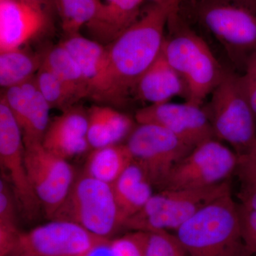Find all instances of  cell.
I'll use <instances>...</instances> for the list:
<instances>
[{
  "label": "cell",
  "instance_id": "obj_1",
  "mask_svg": "<svg viewBox=\"0 0 256 256\" xmlns=\"http://www.w3.org/2000/svg\"><path fill=\"white\" fill-rule=\"evenodd\" d=\"M168 12L152 4L127 31L106 46L105 60L88 98L100 104L126 105L142 76L162 48Z\"/></svg>",
  "mask_w": 256,
  "mask_h": 256
},
{
  "label": "cell",
  "instance_id": "obj_2",
  "mask_svg": "<svg viewBox=\"0 0 256 256\" xmlns=\"http://www.w3.org/2000/svg\"><path fill=\"white\" fill-rule=\"evenodd\" d=\"M188 256H250L232 193L204 207L176 230Z\"/></svg>",
  "mask_w": 256,
  "mask_h": 256
},
{
  "label": "cell",
  "instance_id": "obj_3",
  "mask_svg": "<svg viewBox=\"0 0 256 256\" xmlns=\"http://www.w3.org/2000/svg\"><path fill=\"white\" fill-rule=\"evenodd\" d=\"M170 34L169 38H164L163 54L186 84V102L202 106L222 80L226 69L194 32L178 24Z\"/></svg>",
  "mask_w": 256,
  "mask_h": 256
},
{
  "label": "cell",
  "instance_id": "obj_4",
  "mask_svg": "<svg viewBox=\"0 0 256 256\" xmlns=\"http://www.w3.org/2000/svg\"><path fill=\"white\" fill-rule=\"evenodd\" d=\"M212 96L204 109L216 139L230 144L237 156L250 150L256 144V122L242 75L226 70Z\"/></svg>",
  "mask_w": 256,
  "mask_h": 256
},
{
  "label": "cell",
  "instance_id": "obj_5",
  "mask_svg": "<svg viewBox=\"0 0 256 256\" xmlns=\"http://www.w3.org/2000/svg\"><path fill=\"white\" fill-rule=\"evenodd\" d=\"M50 220L74 222L107 239L124 228V224L112 185L84 172L76 178L68 196Z\"/></svg>",
  "mask_w": 256,
  "mask_h": 256
},
{
  "label": "cell",
  "instance_id": "obj_6",
  "mask_svg": "<svg viewBox=\"0 0 256 256\" xmlns=\"http://www.w3.org/2000/svg\"><path fill=\"white\" fill-rule=\"evenodd\" d=\"M229 193L232 188L228 180L208 188L159 191L126 220L124 228L131 232H176L204 207Z\"/></svg>",
  "mask_w": 256,
  "mask_h": 256
},
{
  "label": "cell",
  "instance_id": "obj_7",
  "mask_svg": "<svg viewBox=\"0 0 256 256\" xmlns=\"http://www.w3.org/2000/svg\"><path fill=\"white\" fill-rule=\"evenodd\" d=\"M196 11L200 22L220 42L230 60L245 65L256 52V10L242 0H200Z\"/></svg>",
  "mask_w": 256,
  "mask_h": 256
},
{
  "label": "cell",
  "instance_id": "obj_8",
  "mask_svg": "<svg viewBox=\"0 0 256 256\" xmlns=\"http://www.w3.org/2000/svg\"><path fill=\"white\" fill-rule=\"evenodd\" d=\"M238 156L216 139L195 146L170 171L159 191L208 188L227 181L236 170Z\"/></svg>",
  "mask_w": 256,
  "mask_h": 256
},
{
  "label": "cell",
  "instance_id": "obj_9",
  "mask_svg": "<svg viewBox=\"0 0 256 256\" xmlns=\"http://www.w3.org/2000/svg\"><path fill=\"white\" fill-rule=\"evenodd\" d=\"M126 144L153 188L159 190L173 166L194 149L174 133L153 124H138Z\"/></svg>",
  "mask_w": 256,
  "mask_h": 256
},
{
  "label": "cell",
  "instance_id": "obj_10",
  "mask_svg": "<svg viewBox=\"0 0 256 256\" xmlns=\"http://www.w3.org/2000/svg\"><path fill=\"white\" fill-rule=\"evenodd\" d=\"M74 222L50 220L22 233L12 255L87 256L96 248L110 242Z\"/></svg>",
  "mask_w": 256,
  "mask_h": 256
},
{
  "label": "cell",
  "instance_id": "obj_11",
  "mask_svg": "<svg viewBox=\"0 0 256 256\" xmlns=\"http://www.w3.org/2000/svg\"><path fill=\"white\" fill-rule=\"evenodd\" d=\"M28 180L50 220L68 196L76 180L68 160L45 149L42 143L24 146Z\"/></svg>",
  "mask_w": 256,
  "mask_h": 256
},
{
  "label": "cell",
  "instance_id": "obj_12",
  "mask_svg": "<svg viewBox=\"0 0 256 256\" xmlns=\"http://www.w3.org/2000/svg\"><path fill=\"white\" fill-rule=\"evenodd\" d=\"M24 144L21 128L6 105L0 100V162L9 174L14 200L25 217L37 216L41 204L30 184L24 158Z\"/></svg>",
  "mask_w": 256,
  "mask_h": 256
},
{
  "label": "cell",
  "instance_id": "obj_13",
  "mask_svg": "<svg viewBox=\"0 0 256 256\" xmlns=\"http://www.w3.org/2000/svg\"><path fill=\"white\" fill-rule=\"evenodd\" d=\"M134 118L138 124H156L168 130L193 148L216 139L205 109L190 102L150 105L138 110Z\"/></svg>",
  "mask_w": 256,
  "mask_h": 256
},
{
  "label": "cell",
  "instance_id": "obj_14",
  "mask_svg": "<svg viewBox=\"0 0 256 256\" xmlns=\"http://www.w3.org/2000/svg\"><path fill=\"white\" fill-rule=\"evenodd\" d=\"M46 9L28 0H0V52L18 50L50 26Z\"/></svg>",
  "mask_w": 256,
  "mask_h": 256
},
{
  "label": "cell",
  "instance_id": "obj_15",
  "mask_svg": "<svg viewBox=\"0 0 256 256\" xmlns=\"http://www.w3.org/2000/svg\"><path fill=\"white\" fill-rule=\"evenodd\" d=\"M87 132L88 111L74 106L50 121L42 144L47 150L68 160L90 148Z\"/></svg>",
  "mask_w": 256,
  "mask_h": 256
},
{
  "label": "cell",
  "instance_id": "obj_16",
  "mask_svg": "<svg viewBox=\"0 0 256 256\" xmlns=\"http://www.w3.org/2000/svg\"><path fill=\"white\" fill-rule=\"evenodd\" d=\"M144 0H100L96 14L86 25L92 40L110 44L142 16Z\"/></svg>",
  "mask_w": 256,
  "mask_h": 256
},
{
  "label": "cell",
  "instance_id": "obj_17",
  "mask_svg": "<svg viewBox=\"0 0 256 256\" xmlns=\"http://www.w3.org/2000/svg\"><path fill=\"white\" fill-rule=\"evenodd\" d=\"M134 95L150 105L169 102L175 96L188 98V89L181 76L163 54L162 50L138 82Z\"/></svg>",
  "mask_w": 256,
  "mask_h": 256
},
{
  "label": "cell",
  "instance_id": "obj_18",
  "mask_svg": "<svg viewBox=\"0 0 256 256\" xmlns=\"http://www.w3.org/2000/svg\"><path fill=\"white\" fill-rule=\"evenodd\" d=\"M134 127L130 116L111 106L94 105L88 110L87 139L92 149L121 144Z\"/></svg>",
  "mask_w": 256,
  "mask_h": 256
},
{
  "label": "cell",
  "instance_id": "obj_19",
  "mask_svg": "<svg viewBox=\"0 0 256 256\" xmlns=\"http://www.w3.org/2000/svg\"><path fill=\"white\" fill-rule=\"evenodd\" d=\"M132 161V154L126 144L92 149L88 156L84 172L112 185Z\"/></svg>",
  "mask_w": 256,
  "mask_h": 256
},
{
  "label": "cell",
  "instance_id": "obj_20",
  "mask_svg": "<svg viewBox=\"0 0 256 256\" xmlns=\"http://www.w3.org/2000/svg\"><path fill=\"white\" fill-rule=\"evenodd\" d=\"M44 66L52 70L68 89L75 100L88 97V86L82 70L62 45L52 46L43 54Z\"/></svg>",
  "mask_w": 256,
  "mask_h": 256
},
{
  "label": "cell",
  "instance_id": "obj_21",
  "mask_svg": "<svg viewBox=\"0 0 256 256\" xmlns=\"http://www.w3.org/2000/svg\"><path fill=\"white\" fill-rule=\"evenodd\" d=\"M60 44L66 48L78 64L89 90L104 65L106 46L92 38L90 40L82 36L80 33L66 36V38L60 42Z\"/></svg>",
  "mask_w": 256,
  "mask_h": 256
},
{
  "label": "cell",
  "instance_id": "obj_22",
  "mask_svg": "<svg viewBox=\"0 0 256 256\" xmlns=\"http://www.w3.org/2000/svg\"><path fill=\"white\" fill-rule=\"evenodd\" d=\"M43 54L23 50L0 52V85L9 88L35 76L43 63Z\"/></svg>",
  "mask_w": 256,
  "mask_h": 256
},
{
  "label": "cell",
  "instance_id": "obj_23",
  "mask_svg": "<svg viewBox=\"0 0 256 256\" xmlns=\"http://www.w3.org/2000/svg\"><path fill=\"white\" fill-rule=\"evenodd\" d=\"M11 188L0 182V256H10L18 245L22 232L16 220V206Z\"/></svg>",
  "mask_w": 256,
  "mask_h": 256
},
{
  "label": "cell",
  "instance_id": "obj_24",
  "mask_svg": "<svg viewBox=\"0 0 256 256\" xmlns=\"http://www.w3.org/2000/svg\"><path fill=\"white\" fill-rule=\"evenodd\" d=\"M100 0H54L66 36L80 33L94 18Z\"/></svg>",
  "mask_w": 256,
  "mask_h": 256
},
{
  "label": "cell",
  "instance_id": "obj_25",
  "mask_svg": "<svg viewBox=\"0 0 256 256\" xmlns=\"http://www.w3.org/2000/svg\"><path fill=\"white\" fill-rule=\"evenodd\" d=\"M37 88L50 106V108L67 110L76 101L60 79L42 64L35 76Z\"/></svg>",
  "mask_w": 256,
  "mask_h": 256
},
{
  "label": "cell",
  "instance_id": "obj_26",
  "mask_svg": "<svg viewBox=\"0 0 256 256\" xmlns=\"http://www.w3.org/2000/svg\"><path fill=\"white\" fill-rule=\"evenodd\" d=\"M36 90L34 76L23 84L6 88L4 95L2 96L21 129L32 111Z\"/></svg>",
  "mask_w": 256,
  "mask_h": 256
},
{
  "label": "cell",
  "instance_id": "obj_27",
  "mask_svg": "<svg viewBox=\"0 0 256 256\" xmlns=\"http://www.w3.org/2000/svg\"><path fill=\"white\" fill-rule=\"evenodd\" d=\"M144 256H188L175 234L166 230L146 232Z\"/></svg>",
  "mask_w": 256,
  "mask_h": 256
},
{
  "label": "cell",
  "instance_id": "obj_28",
  "mask_svg": "<svg viewBox=\"0 0 256 256\" xmlns=\"http://www.w3.org/2000/svg\"><path fill=\"white\" fill-rule=\"evenodd\" d=\"M146 182H150L146 171L139 163L133 160L132 163L112 185L118 204L134 193Z\"/></svg>",
  "mask_w": 256,
  "mask_h": 256
},
{
  "label": "cell",
  "instance_id": "obj_29",
  "mask_svg": "<svg viewBox=\"0 0 256 256\" xmlns=\"http://www.w3.org/2000/svg\"><path fill=\"white\" fill-rule=\"evenodd\" d=\"M146 232H131L120 238L111 240L116 256H144Z\"/></svg>",
  "mask_w": 256,
  "mask_h": 256
},
{
  "label": "cell",
  "instance_id": "obj_30",
  "mask_svg": "<svg viewBox=\"0 0 256 256\" xmlns=\"http://www.w3.org/2000/svg\"><path fill=\"white\" fill-rule=\"evenodd\" d=\"M235 172L242 182V188L256 186V144L248 152L238 156Z\"/></svg>",
  "mask_w": 256,
  "mask_h": 256
},
{
  "label": "cell",
  "instance_id": "obj_31",
  "mask_svg": "<svg viewBox=\"0 0 256 256\" xmlns=\"http://www.w3.org/2000/svg\"><path fill=\"white\" fill-rule=\"evenodd\" d=\"M242 236L250 254H256V212L239 205Z\"/></svg>",
  "mask_w": 256,
  "mask_h": 256
},
{
  "label": "cell",
  "instance_id": "obj_32",
  "mask_svg": "<svg viewBox=\"0 0 256 256\" xmlns=\"http://www.w3.org/2000/svg\"><path fill=\"white\" fill-rule=\"evenodd\" d=\"M244 68L245 73L242 75V84L256 122V52L249 56Z\"/></svg>",
  "mask_w": 256,
  "mask_h": 256
},
{
  "label": "cell",
  "instance_id": "obj_33",
  "mask_svg": "<svg viewBox=\"0 0 256 256\" xmlns=\"http://www.w3.org/2000/svg\"><path fill=\"white\" fill-rule=\"evenodd\" d=\"M152 4L164 8L168 12V26L172 31L180 22V12L181 0H150Z\"/></svg>",
  "mask_w": 256,
  "mask_h": 256
},
{
  "label": "cell",
  "instance_id": "obj_34",
  "mask_svg": "<svg viewBox=\"0 0 256 256\" xmlns=\"http://www.w3.org/2000/svg\"><path fill=\"white\" fill-rule=\"evenodd\" d=\"M238 197L242 206L256 212V186L242 188Z\"/></svg>",
  "mask_w": 256,
  "mask_h": 256
},
{
  "label": "cell",
  "instance_id": "obj_35",
  "mask_svg": "<svg viewBox=\"0 0 256 256\" xmlns=\"http://www.w3.org/2000/svg\"><path fill=\"white\" fill-rule=\"evenodd\" d=\"M87 256H116L111 246V240L96 248Z\"/></svg>",
  "mask_w": 256,
  "mask_h": 256
},
{
  "label": "cell",
  "instance_id": "obj_36",
  "mask_svg": "<svg viewBox=\"0 0 256 256\" xmlns=\"http://www.w3.org/2000/svg\"><path fill=\"white\" fill-rule=\"evenodd\" d=\"M28 1H31L32 2L41 5V6H44V8H46V9L47 6H50L52 2L54 3V0H28Z\"/></svg>",
  "mask_w": 256,
  "mask_h": 256
},
{
  "label": "cell",
  "instance_id": "obj_37",
  "mask_svg": "<svg viewBox=\"0 0 256 256\" xmlns=\"http://www.w3.org/2000/svg\"><path fill=\"white\" fill-rule=\"evenodd\" d=\"M244 4L248 6L252 10H256V0H242Z\"/></svg>",
  "mask_w": 256,
  "mask_h": 256
},
{
  "label": "cell",
  "instance_id": "obj_38",
  "mask_svg": "<svg viewBox=\"0 0 256 256\" xmlns=\"http://www.w3.org/2000/svg\"><path fill=\"white\" fill-rule=\"evenodd\" d=\"M10 256H24V255H18V254H14V255H11Z\"/></svg>",
  "mask_w": 256,
  "mask_h": 256
}]
</instances>
